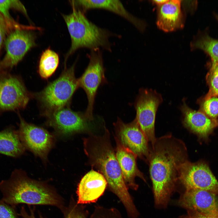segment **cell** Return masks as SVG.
I'll list each match as a JSON object with an SVG mask.
<instances>
[{
    "label": "cell",
    "instance_id": "cell-1",
    "mask_svg": "<svg viewBox=\"0 0 218 218\" xmlns=\"http://www.w3.org/2000/svg\"><path fill=\"white\" fill-rule=\"evenodd\" d=\"M148 162L156 206H167L178 180L179 167L187 159V149L181 140L170 135L157 139Z\"/></svg>",
    "mask_w": 218,
    "mask_h": 218
},
{
    "label": "cell",
    "instance_id": "cell-2",
    "mask_svg": "<svg viewBox=\"0 0 218 218\" xmlns=\"http://www.w3.org/2000/svg\"><path fill=\"white\" fill-rule=\"evenodd\" d=\"M106 129L102 136L91 135L84 140L85 153L92 167L105 178L109 188L120 199L128 214L136 210L124 181L115 151Z\"/></svg>",
    "mask_w": 218,
    "mask_h": 218
},
{
    "label": "cell",
    "instance_id": "cell-3",
    "mask_svg": "<svg viewBox=\"0 0 218 218\" xmlns=\"http://www.w3.org/2000/svg\"><path fill=\"white\" fill-rule=\"evenodd\" d=\"M2 201L14 206L28 204L57 205L59 201L54 194L43 185L28 179L22 172L15 170L9 179L0 182Z\"/></svg>",
    "mask_w": 218,
    "mask_h": 218
},
{
    "label": "cell",
    "instance_id": "cell-4",
    "mask_svg": "<svg viewBox=\"0 0 218 218\" xmlns=\"http://www.w3.org/2000/svg\"><path fill=\"white\" fill-rule=\"evenodd\" d=\"M70 14L63 15L71 39V45L66 58L76 50L86 48L91 50L100 48L111 51L109 38L112 33L89 21L82 11L72 6Z\"/></svg>",
    "mask_w": 218,
    "mask_h": 218
},
{
    "label": "cell",
    "instance_id": "cell-5",
    "mask_svg": "<svg viewBox=\"0 0 218 218\" xmlns=\"http://www.w3.org/2000/svg\"><path fill=\"white\" fill-rule=\"evenodd\" d=\"M75 66L65 69L58 78L37 94L46 116L65 107L79 87L75 75Z\"/></svg>",
    "mask_w": 218,
    "mask_h": 218
},
{
    "label": "cell",
    "instance_id": "cell-6",
    "mask_svg": "<svg viewBox=\"0 0 218 218\" xmlns=\"http://www.w3.org/2000/svg\"><path fill=\"white\" fill-rule=\"evenodd\" d=\"M31 98L21 78L10 72H0V116L8 111H18Z\"/></svg>",
    "mask_w": 218,
    "mask_h": 218
},
{
    "label": "cell",
    "instance_id": "cell-7",
    "mask_svg": "<svg viewBox=\"0 0 218 218\" xmlns=\"http://www.w3.org/2000/svg\"><path fill=\"white\" fill-rule=\"evenodd\" d=\"M89 62L82 76L78 79L79 87L85 92L88 105L84 113L90 121L93 120V110L98 88L107 82L104 74L102 53L99 49L91 50L89 55Z\"/></svg>",
    "mask_w": 218,
    "mask_h": 218
},
{
    "label": "cell",
    "instance_id": "cell-8",
    "mask_svg": "<svg viewBox=\"0 0 218 218\" xmlns=\"http://www.w3.org/2000/svg\"><path fill=\"white\" fill-rule=\"evenodd\" d=\"M32 30L17 28L8 35L5 42L6 53L0 61V72H10L28 51L36 45V36Z\"/></svg>",
    "mask_w": 218,
    "mask_h": 218
},
{
    "label": "cell",
    "instance_id": "cell-9",
    "mask_svg": "<svg viewBox=\"0 0 218 218\" xmlns=\"http://www.w3.org/2000/svg\"><path fill=\"white\" fill-rule=\"evenodd\" d=\"M178 180L186 190H200L218 194V181L203 161L191 163L187 160L183 162L179 167Z\"/></svg>",
    "mask_w": 218,
    "mask_h": 218
},
{
    "label": "cell",
    "instance_id": "cell-10",
    "mask_svg": "<svg viewBox=\"0 0 218 218\" xmlns=\"http://www.w3.org/2000/svg\"><path fill=\"white\" fill-rule=\"evenodd\" d=\"M161 101V97L155 91L143 89L140 91L135 104V119L152 147L157 140L154 130L156 113Z\"/></svg>",
    "mask_w": 218,
    "mask_h": 218
},
{
    "label": "cell",
    "instance_id": "cell-11",
    "mask_svg": "<svg viewBox=\"0 0 218 218\" xmlns=\"http://www.w3.org/2000/svg\"><path fill=\"white\" fill-rule=\"evenodd\" d=\"M114 124L117 136L116 137L121 144L137 157L148 162L150 153L148 141L136 119L125 123L118 118Z\"/></svg>",
    "mask_w": 218,
    "mask_h": 218
},
{
    "label": "cell",
    "instance_id": "cell-12",
    "mask_svg": "<svg viewBox=\"0 0 218 218\" xmlns=\"http://www.w3.org/2000/svg\"><path fill=\"white\" fill-rule=\"evenodd\" d=\"M18 114L20 120L18 131L23 145L37 155L45 157L52 145V136L45 129L28 123Z\"/></svg>",
    "mask_w": 218,
    "mask_h": 218
},
{
    "label": "cell",
    "instance_id": "cell-13",
    "mask_svg": "<svg viewBox=\"0 0 218 218\" xmlns=\"http://www.w3.org/2000/svg\"><path fill=\"white\" fill-rule=\"evenodd\" d=\"M48 123L60 132L65 134L87 131L91 121L84 114L64 107L47 115Z\"/></svg>",
    "mask_w": 218,
    "mask_h": 218
},
{
    "label": "cell",
    "instance_id": "cell-14",
    "mask_svg": "<svg viewBox=\"0 0 218 218\" xmlns=\"http://www.w3.org/2000/svg\"><path fill=\"white\" fill-rule=\"evenodd\" d=\"M216 194L198 189L186 190L179 204L187 210L218 217V200Z\"/></svg>",
    "mask_w": 218,
    "mask_h": 218
},
{
    "label": "cell",
    "instance_id": "cell-15",
    "mask_svg": "<svg viewBox=\"0 0 218 218\" xmlns=\"http://www.w3.org/2000/svg\"><path fill=\"white\" fill-rule=\"evenodd\" d=\"M107 185L104 176L92 169L82 178L78 185V203L86 204L95 202L103 193Z\"/></svg>",
    "mask_w": 218,
    "mask_h": 218
},
{
    "label": "cell",
    "instance_id": "cell-16",
    "mask_svg": "<svg viewBox=\"0 0 218 218\" xmlns=\"http://www.w3.org/2000/svg\"><path fill=\"white\" fill-rule=\"evenodd\" d=\"M116 144V156L124 182L128 188L136 190L138 185L135 179L138 177L146 182L143 173L138 169L136 163L137 156L124 147L115 137Z\"/></svg>",
    "mask_w": 218,
    "mask_h": 218
},
{
    "label": "cell",
    "instance_id": "cell-17",
    "mask_svg": "<svg viewBox=\"0 0 218 218\" xmlns=\"http://www.w3.org/2000/svg\"><path fill=\"white\" fill-rule=\"evenodd\" d=\"M181 109L184 116L185 126L202 138H207L218 126L217 120L210 118L200 110H193L185 103Z\"/></svg>",
    "mask_w": 218,
    "mask_h": 218
},
{
    "label": "cell",
    "instance_id": "cell-18",
    "mask_svg": "<svg viewBox=\"0 0 218 218\" xmlns=\"http://www.w3.org/2000/svg\"><path fill=\"white\" fill-rule=\"evenodd\" d=\"M72 1V5L75 7H80L84 11L96 8L107 10L123 17L140 31L144 28L143 22L129 13L119 0H82Z\"/></svg>",
    "mask_w": 218,
    "mask_h": 218
},
{
    "label": "cell",
    "instance_id": "cell-19",
    "mask_svg": "<svg viewBox=\"0 0 218 218\" xmlns=\"http://www.w3.org/2000/svg\"><path fill=\"white\" fill-rule=\"evenodd\" d=\"M181 2L178 0H168L158 6L157 24L160 29L167 32L182 27Z\"/></svg>",
    "mask_w": 218,
    "mask_h": 218
},
{
    "label": "cell",
    "instance_id": "cell-20",
    "mask_svg": "<svg viewBox=\"0 0 218 218\" xmlns=\"http://www.w3.org/2000/svg\"><path fill=\"white\" fill-rule=\"evenodd\" d=\"M24 150L18 131L12 126L0 131V154L17 157L22 154Z\"/></svg>",
    "mask_w": 218,
    "mask_h": 218
},
{
    "label": "cell",
    "instance_id": "cell-21",
    "mask_svg": "<svg viewBox=\"0 0 218 218\" xmlns=\"http://www.w3.org/2000/svg\"><path fill=\"white\" fill-rule=\"evenodd\" d=\"M59 63L58 54L50 48L44 51L40 59L38 72L44 79L50 78L55 72Z\"/></svg>",
    "mask_w": 218,
    "mask_h": 218
},
{
    "label": "cell",
    "instance_id": "cell-22",
    "mask_svg": "<svg viewBox=\"0 0 218 218\" xmlns=\"http://www.w3.org/2000/svg\"><path fill=\"white\" fill-rule=\"evenodd\" d=\"M194 48L200 49L210 57L212 63H218V39L207 34L201 36L193 44Z\"/></svg>",
    "mask_w": 218,
    "mask_h": 218
},
{
    "label": "cell",
    "instance_id": "cell-23",
    "mask_svg": "<svg viewBox=\"0 0 218 218\" xmlns=\"http://www.w3.org/2000/svg\"><path fill=\"white\" fill-rule=\"evenodd\" d=\"M11 9L19 11L27 16L26 9L18 0H0V13L8 24L13 27H17L20 24L15 21L11 16L9 13Z\"/></svg>",
    "mask_w": 218,
    "mask_h": 218
},
{
    "label": "cell",
    "instance_id": "cell-24",
    "mask_svg": "<svg viewBox=\"0 0 218 218\" xmlns=\"http://www.w3.org/2000/svg\"><path fill=\"white\" fill-rule=\"evenodd\" d=\"M209 90L203 97L207 99L213 97L218 96V63H212L210 70L206 76Z\"/></svg>",
    "mask_w": 218,
    "mask_h": 218
},
{
    "label": "cell",
    "instance_id": "cell-25",
    "mask_svg": "<svg viewBox=\"0 0 218 218\" xmlns=\"http://www.w3.org/2000/svg\"><path fill=\"white\" fill-rule=\"evenodd\" d=\"M199 110L210 118L215 120L218 117V97H213L207 99L201 98L199 100Z\"/></svg>",
    "mask_w": 218,
    "mask_h": 218
},
{
    "label": "cell",
    "instance_id": "cell-26",
    "mask_svg": "<svg viewBox=\"0 0 218 218\" xmlns=\"http://www.w3.org/2000/svg\"><path fill=\"white\" fill-rule=\"evenodd\" d=\"M13 30L14 28L7 22L0 13V61L6 38Z\"/></svg>",
    "mask_w": 218,
    "mask_h": 218
},
{
    "label": "cell",
    "instance_id": "cell-27",
    "mask_svg": "<svg viewBox=\"0 0 218 218\" xmlns=\"http://www.w3.org/2000/svg\"><path fill=\"white\" fill-rule=\"evenodd\" d=\"M0 218H16L12 209L2 200L0 201Z\"/></svg>",
    "mask_w": 218,
    "mask_h": 218
},
{
    "label": "cell",
    "instance_id": "cell-28",
    "mask_svg": "<svg viewBox=\"0 0 218 218\" xmlns=\"http://www.w3.org/2000/svg\"><path fill=\"white\" fill-rule=\"evenodd\" d=\"M187 211L188 216L190 218H218V216L202 214L194 211Z\"/></svg>",
    "mask_w": 218,
    "mask_h": 218
},
{
    "label": "cell",
    "instance_id": "cell-29",
    "mask_svg": "<svg viewBox=\"0 0 218 218\" xmlns=\"http://www.w3.org/2000/svg\"><path fill=\"white\" fill-rule=\"evenodd\" d=\"M21 215L23 218H36L34 213L32 212L30 214L28 213L24 208H22L21 212ZM40 218H42L41 217Z\"/></svg>",
    "mask_w": 218,
    "mask_h": 218
},
{
    "label": "cell",
    "instance_id": "cell-30",
    "mask_svg": "<svg viewBox=\"0 0 218 218\" xmlns=\"http://www.w3.org/2000/svg\"><path fill=\"white\" fill-rule=\"evenodd\" d=\"M67 218H84L82 215L76 213H72L70 214Z\"/></svg>",
    "mask_w": 218,
    "mask_h": 218
},
{
    "label": "cell",
    "instance_id": "cell-31",
    "mask_svg": "<svg viewBox=\"0 0 218 218\" xmlns=\"http://www.w3.org/2000/svg\"><path fill=\"white\" fill-rule=\"evenodd\" d=\"M168 0H154L152 1V2L158 6H160L166 3Z\"/></svg>",
    "mask_w": 218,
    "mask_h": 218
},
{
    "label": "cell",
    "instance_id": "cell-32",
    "mask_svg": "<svg viewBox=\"0 0 218 218\" xmlns=\"http://www.w3.org/2000/svg\"><path fill=\"white\" fill-rule=\"evenodd\" d=\"M215 17H216L217 20L218 21V15H215Z\"/></svg>",
    "mask_w": 218,
    "mask_h": 218
},
{
    "label": "cell",
    "instance_id": "cell-33",
    "mask_svg": "<svg viewBox=\"0 0 218 218\" xmlns=\"http://www.w3.org/2000/svg\"><path fill=\"white\" fill-rule=\"evenodd\" d=\"M217 125H218V119H217Z\"/></svg>",
    "mask_w": 218,
    "mask_h": 218
},
{
    "label": "cell",
    "instance_id": "cell-34",
    "mask_svg": "<svg viewBox=\"0 0 218 218\" xmlns=\"http://www.w3.org/2000/svg\"><path fill=\"white\" fill-rule=\"evenodd\" d=\"M187 218H190L188 216V217Z\"/></svg>",
    "mask_w": 218,
    "mask_h": 218
}]
</instances>
